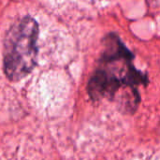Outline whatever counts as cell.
<instances>
[{
  "mask_svg": "<svg viewBox=\"0 0 160 160\" xmlns=\"http://www.w3.org/2000/svg\"><path fill=\"white\" fill-rule=\"evenodd\" d=\"M38 23L31 16L19 19L9 28L3 51V71L8 81L18 82L33 70L38 53Z\"/></svg>",
  "mask_w": 160,
  "mask_h": 160,
  "instance_id": "cell-1",
  "label": "cell"
}]
</instances>
